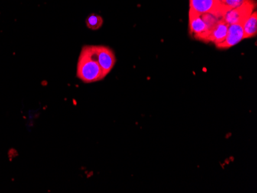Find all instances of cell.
Segmentation results:
<instances>
[{
	"instance_id": "cell-1",
	"label": "cell",
	"mask_w": 257,
	"mask_h": 193,
	"mask_svg": "<svg viewBox=\"0 0 257 193\" xmlns=\"http://www.w3.org/2000/svg\"><path fill=\"white\" fill-rule=\"evenodd\" d=\"M76 76L85 83H96L104 79L102 70L91 50V46H84L78 59Z\"/></svg>"
},
{
	"instance_id": "cell-2",
	"label": "cell",
	"mask_w": 257,
	"mask_h": 193,
	"mask_svg": "<svg viewBox=\"0 0 257 193\" xmlns=\"http://www.w3.org/2000/svg\"><path fill=\"white\" fill-rule=\"evenodd\" d=\"M256 4L255 0H252L248 4H244L242 7L235 9H227L224 10L222 20L228 25L232 24H243L246 19L255 10Z\"/></svg>"
},
{
	"instance_id": "cell-3",
	"label": "cell",
	"mask_w": 257,
	"mask_h": 193,
	"mask_svg": "<svg viewBox=\"0 0 257 193\" xmlns=\"http://www.w3.org/2000/svg\"><path fill=\"white\" fill-rule=\"evenodd\" d=\"M91 50L100 66L103 77H106L112 71L116 63L113 50L105 46H91Z\"/></svg>"
},
{
	"instance_id": "cell-4",
	"label": "cell",
	"mask_w": 257,
	"mask_h": 193,
	"mask_svg": "<svg viewBox=\"0 0 257 193\" xmlns=\"http://www.w3.org/2000/svg\"><path fill=\"white\" fill-rule=\"evenodd\" d=\"M226 7L217 0H190V12L203 15L215 14L223 15Z\"/></svg>"
},
{
	"instance_id": "cell-5",
	"label": "cell",
	"mask_w": 257,
	"mask_h": 193,
	"mask_svg": "<svg viewBox=\"0 0 257 193\" xmlns=\"http://www.w3.org/2000/svg\"><path fill=\"white\" fill-rule=\"evenodd\" d=\"M189 19L190 35L196 40L209 43V31L202 16L190 12Z\"/></svg>"
},
{
	"instance_id": "cell-6",
	"label": "cell",
	"mask_w": 257,
	"mask_h": 193,
	"mask_svg": "<svg viewBox=\"0 0 257 193\" xmlns=\"http://www.w3.org/2000/svg\"><path fill=\"white\" fill-rule=\"evenodd\" d=\"M242 40H244V34L242 24H232L229 25L224 41L216 45V47L220 50H226L234 47Z\"/></svg>"
},
{
	"instance_id": "cell-7",
	"label": "cell",
	"mask_w": 257,
	"mask_h": 193,
	"mask_svg": "<svg viewBox=\"0 0 257 193\" xmlns=\"http://www.w3.org/2000/svg\"><path fill=\"white\" fill-rule=\"evenodd\" d=\"M228 28H229V25L227 24H226L223 20H219L209 34V42L214 43L216 46L223 43L226 39Z\"/></svg>"
},
{
	"instance_id": "cell-8",
	"label": "cell",
	"mask_w": 257,
	"mask_h": 193,
	"mask_svg": "<svg viewBox=\"0 0 257 193\" xmlns=\"http://www.w3.org/2000/svg\"><path fill=\"white\" fill-rule=\"evenodd\" d=\"M244 39L253 38L257 34V13L254 10L252 14L242 24Z\"/></svg>"
},
{
	"instance_id": "cell-9",
	"label": "cell",
	"mask_w": 257,
	"mask_h": 193,
	"mask_svg": "<svg viewBox=\"0 0 257 193\" xmlns=\"http://www.w3.org/2000/svg\"><path fill=\"white\" fill-rule=\"evenodd\" d=\"M86 27L92 30H98L103 25V19L96 14H91L86 17Z\"/></svg>"
},
{
	"instance_id": "cell-10",
	"label": "cell",
	"mask_w": 257,
	"mask_h": 193,
	"mask_svg": "<svg viewBox=\"0 0 257 193\" xmlns=\"http://www.w3.org/2000/svg\"><path fill=\"white\" fill-rule=\"evenodd\" d=\"M252 0H224L223 5L227 9H235L242 7L244 4L251 2Z\"/></svg>"
},
{
	"instance_id": "cell-11",
	"label": "cell",
	"mask_w": 257,
	"mask_h": 193,
	"mask_svg": "<svg viewBox=\"0 0 257 193\" xmlns=\"http://www.w3.org/2000/svg\"><path fill=\"white\" fill-rule=\"evenodd\" d=\"M217 1H219V3H222V4H223V2L224 1V0H217Z\"/></svg>"
}]
</instances>
